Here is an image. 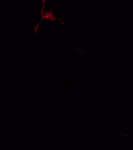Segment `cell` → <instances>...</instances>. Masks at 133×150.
<instances>
[{
    "label": "cell",
    "mask_w": 133,
    "mask_h": 150,
    "mask_svg": "<svg viewBox=\"0 0 133 150\" xmlns=\"http://www.w3.org/2000/svg\"><path fill=\"white\" fill-rule=\"evenodd\" d=\"M45 1H46V0H42V1L43 3V5H44V3H45Z\"/></svg>",
    "instance_id": "1"
}]
</instances>
